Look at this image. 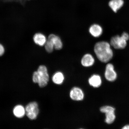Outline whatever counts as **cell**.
Listing matches in <instances>:
<instances>
[{
  "instance_id": "1",
  "label": "cell",
  "mask_w": 129,
  "mask_h": 129,
  "mask_svg": "<svg viewBox=\"0 0 129 129\" xmlns=\"http://www.w3.org/2000/svg\"><path fill=\"white\" fill-rule=\"evenodd\" d=\"M111 45L107 42H98L95 44L94 51L97 57L101 62L106 63L112 58L113 55Z\"/></svg>"
},
{
  "instance_id": "2",
  "label": "cell",
  "mask_w": 129,
  "mask_h": 129,
  "mask_svg": "<svg viewBox=\"0 0 129 129\" xmlns=\"http://www.w3.org/2000/svg\"><path fill=\"white\" fill-rule=\"evenodd\" d=\"M49 80L47 69L45 66H40L37 71L34 72L33 81L35 83H38L40 87L46 86L47 85Z\"/></svg>"
},
{
  "instance_id": "3",
  "label": "cell",
  "mask_w": 129,
  "mask_h": 129,
  "mask_svg": "<svg viewBox=\"0 0 129 129\" xmlns=\"http://www.w3.org/2000/svg\"><path fill=\"white\" fill-rule=\"evenodd\" d=\"M129 39L128 33L123 32L120 36L118 35L113 37L111 39L110 44L114 48L116 49H122L126 46L127 41Z\"/></svg>"
},
{
  "instance_id": "4",
  "label": "cell",
  "mask_w": 129,
  "mask_h": 129,
  "mask_svg": "<svg viewBox=\"0 0 129 129\" xmlns=\"http://www.w3.org/2000/svg\"><path fill=\"white\" fill-rule=\"evenodd\" d=\"M27 116L30 120L36 119L39 113L38 105L36 102L29 103L25 109Z\"/></svg>"
},
{
  "instance_id": "5",
  "label": "cell",
  "mask_w": 129,
  "mask_h": 129,
  "mask_svg": "<svg viewBox=\"0 0 129 129\" xmlns=\"http://www.w3.org/2000/svg\"><path fill=\"white\" fill-rule=\"evenodd\" d=\"M105 75L106 80L109 81H114L116 79L117 74L114 70V66L112 64L109 63L106 65Z\"/></svg>"
},
{
  "instance_id": "6",
  "label": "cell",
  "mask_w": 129,
  "mask_h": 129,
  "mask_svg": "<svg viewBox=\"0 0 129 129\" xmlns=\"http://www.w3.org/2000/svg\"><path fill=\"white\" fill-rule=\"evenodd\" d=\"M70 97L74 101H80L83 100L84 94L80 88L75 87L73 88L70 92Z\"/></svg>"
},
{
  "instance_id": "7",
  "label": "cell",
  "mask_w": 129,
  "mask_h": 129,
  "mask_svg": "<svg viewBox=\"0 0 129 129\" xmlns=\"http://www.w3.org/2000/svg\"><path fill=\"white\" fill-rule=\"evenodd\" d=\"M89 31L92 36L94 38H98L102 34L103 29L101 25L98 24H94L90 26Z\"/></svg>"
},
{
  "instance_id": "8",
  "label": "cell",
  "mask_w": 129,
  "mask_h": 129,
  "mask_svg": "<svg viewBox=\"0 0 129 129\" xmlns=\"http://www.w3.org/2000/svg\"><path fill=\"white\" fill-rule=\"evenodd\" d=\"M48 39L52 43L54 46V49L59 50L62 48V40L58 36L53 34H51L48 36Z\"/></svg>"
},
{
  "instance_id": "9",
  "label": "cell",
  "mask_w": 129,
  "mask_h": 129,
  "mask_svg": "<svg viewBox=\"0 0 129 129\" xmlns=\"http://www.w3.org/2000/svg\"><path fill=\"white\" fill-rule=\"evenodd\" d=\"M33 39L35 44L40 46H44L47 40L46 36L41 33L35 34Z\"/></svg>"
},
{
  "instance_id": "10",
  "label": "cell",
  "mask_w": 129,
  "mask_h": 129,
  "mask_svg": "<svg viewBox=\"0 0 129 129\" xmlns=\"http://www.w3.org/2000/svg\"><path fill=\"white\" fill-rule=\"evenodd\" d=\"M95 59L92 55L90 54H86L84 55L82 57L81 63L83 67H91L94 64Z\"/></svg>"
},
{
  "instance_id": "11",
  "label": "cell",
  "mask_w": 129,
  "mask_h": 129,
  "mask_svg": "<svg viewBox=\"0 0 129 129\" xmlns=\"http://www.w3.org/2000/svg\"><path fill=\"white\" fill-rule=\"evenodd\" d=\"M124 3L123 0H111L109 6L114 12H116L123 6Z\"/></svg>"
},
{
  "instance_id": "12",
  "label": "cell",
  "mask_w": 129,
  "mask_h": 129,
  "mask_svg": "<svg viewBox=\"0 0 129 129\" xmlns=\"http://www.w3.org/2000/svg\"><path fill=\"white\" fill-rule=\"evenodd\" d=\"M88 82L90 85L93 87H99L102 83L101 77L98 75H93L89 79Z\"/></svg>"
},
{
  "instance_id": "13",
  "label": "cell",
  "mask_w": 129,
  "mask_h": 129,
  "mask_svg": "<svg viewBox=\"0 0 129 129\" xmlns=\"http://www.w3.org/2000/svg\"><path fill=\"white\" fill-rule=\"evenodd\" d=\"M25 109L22 106H16L13 110L14 115L18 118L23 117L25 114Z\"/></svg>"
},
{
  "instance_id": "14",
  "label": "cell",
  "mask_w": 129,
  "mask_h": 129,
  "mask_svg": "<svg viewBox=\"0 0 129 129\" xmlns=\"http://www.w3.org/2000/svg\"><path fill=\"white\" fill-rule=\"evenodd\" d=\"M63 74L60 72H58L53 75L52 80L54 83L57 84H61L62 83L64 80Z\"/></svg>"
},
{
  "instance_id": "15",
  "label": "cell",
  "mask_w": 129,
  "mask_h": 129,
  "mask_svg": "<svg viewBox=\"0 0 129 129\" xmlns=\"http://www.w3.org/2000/svg\"><path fill=\"white\" fill-rule=\"evenodd\" d=\"M106 114L105 122L108 124H112L115 120L116 116L115 111H110L105 113Z\"/></svg>"
},
{
  "instance_id": "16",
  "label": "cell",
  "mask_w": 129,
  "mask_h": 129,
  "mask_svg": "<svg viewBox=\"0 0 129 129\" xmlns=\"http://www.w3.org/2000/svg\"><path fill=\"white\" fill-rule=\"evenodd\" d=\"M44 46L46 50L48 53L52 52L54 49V46L52 43L48 39L47 40Z\"/></svg>"
},
{
  "instance_id": "17",
  "label": "cell",
  "mask_w": 129,
  "mask_h": 129,
  "mask_svg": "<svg viewBox=\"0 0 129 129\" xmlns=\"http://www.w3.org/2000/svg\"><path fill=\"white\" fill-rule=\"evenodd\" d=\"M115 111V109L114 107L109 106H103L100 109L101 112H102L105 113L107 112L110 111Z\"/></svg>"
},
{
  "instance_id": "18",
  "label": "cell",
  "mask_w": 129,
  "mask_h": 129,
  "mask_svg": "<svg viewBox=\"0 0 129 129\" xmlns=\"http://www.w3.org/2000/svg\"><path fill=\"white\" fill-rule=\"evenodd\" d=\"M5 52L4 47L3 45L0 43V56L4 54Z\"/></svg>"
},
{
  "instance_id": "19",
  "label": "cell",
  "mask_w": 129,
  "mask_h": 129,
  "mask_svg": "<svg viewBox=\"0 0 129 129\" xmlns=\"http://www.w3.org/2000/svg\"><path fill=\"white\" fill-rule=\"evenodd\" d=\"M122 129H129V125H126L124 126Z\"/></svg>"
}]
</instances>
